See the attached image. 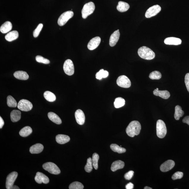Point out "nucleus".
Wrapping results in <instances>:
<instances>
[{
  "instance_id": "f257e3e1",
  "label": "nucleus",
  "mask_w": 189,
  "mask_h": 189,
  "mask_svg": "<svg viewBox=\"0 0 189 189\" xmlns=\"http://www.w3.org/2000/svg\"><path fill=\"white\" fill-rule=\"evenodd\" d=\"M141 129V124L136 121L131 122L128 125L126 130V133L129 136L133 137L135 135H138Z\"/></svg>"
},
{
  "instance_id": "9b49d317",
  "label": "nucleus",
  "mask_w": 189,
  "mask_h": 189,
  "mask_svg": "<svg viewBox=\"0 0 189 189\" xmlns=\"http://www.w3.org/2000/svg\"><path fill=\"white\" fill-rule=\"evenodd\" d=\"M161 10V8L160 6L158 5L153 6L147 10L145 13V17L147 18H150L156 15Z\"/></svg>"
},
{
  "instance_id": "79ce46f5",
  "label": "nucleus",
  "mask_w": 189,
  "mask_h": 189,
  "mask_svg": "<svg viewBox=\"0 0 189 189\" xmlns=\"http://www.w3.org/2000/svg\"><path fill=\"white\" fill-rule=\"evenodd\" d=\"M134 172L133 171H130L129 172L125 173V178L126 180H130L132 178L133 176Z\"/></svg>"
},
{
  "instance_id": "0eeeda50",
  "label": "nucleus",
  "mask_w": 189,
  "mask_h": 189,
  "mask_svg": "<svg viewBox=\"0 0 189 189\" xmlns=\"http://www.w3.org/2000/svg\"><path fill=\"white\" fill-rule=\"evenodd\" d=\"M17 107L21 111H29L32 109L33 105L28 100L23 99L20 100L18 102Z\"/></svg>"
},
{
  "instance_id": "4c0bfd02",
  "label": "nucleus",
  "mask_w": 189,
  "mask_h": 189,
  "mask_svg": "<svg viewBox=\"0 0 189 189\" xmlns=\"http://www.w3.org/2000/svg\"><path fill=\"white\" fill-rule=\"evenodd\" d=\"M92 159L91 158H88L87 160V163L84 169L86 172L90 173L91 172L92 170Z\"/></svg>"
},
{
  "instance_id": "72a5a7b5",
  "label": "nucleus",
  "mask_w": 189,
  "mask_h": 189,
  "mask_svg": "<svg viewBox=\"0 0 189 189\" xmlns=\"http://www.w3.org/2000/svg\"><path fill=\"white\" fill-rule=\"evenodd\" d=\"M7 100V104L9 107L15 108L17 106V102L12 96L11 95L8 96Z\"/></svg>"
},
{
  "instance_id": "a878e982",
  "label": "nucleus",
  "mask_w": 189,
  "mask_h": 189,
  "mask_svg": "<svg viewBox=\"0 0 189 189\" xmlns=\"http://www.w3.org/2000/svg\"><path fill=\"white\" fill-rule=\"evenodd\" d=\"M129 8L130 6L128 4L122 1H119L117 7L118 11L121 12L127 11Z\"/></svg>"
},
{
  "instance_id": "9d476101",
  "label": "nucleus",
  "mask_w": 189,
  "mask_h": 189,
  "mask_svg": "<svg viewBox=\"0 0 189 189\" xmlns=\"http://www.w3.org/2000/svg\"><path fill=\"white\" fill-rule=\"evenodd\" d=\"M18 176V173L16 172H13L10 173L7 177L6 187L7 189H12L14 186L16 179Z\"/></svg>"
},
{
  "instance_id": "b1692460",
  "label": "nucleus",
  "mask_w": 189,
  "mask_h": 189,
  "mask_svg": "<svg viewBox=\"0 0 189 189\" xmlns=\"http://www.w3.org/2000/svg\"><path fill=\"white\" fill-rule=\"evenodd\" d=\"M12 25L11 22L7 21L4 23L0 27V31L3 33L9 32L12 29Z\"/></svg>"
},
{
  "instance_id": "09e8293b",
  "label": "nucleus",
  "mask_w": 189,
  "mask_h": 189,
  "mask_svg": "<svg viewBox=\"0 0 189 189\" xmlns=\"http://www.w3.org/2000/svg\"><path fill=\"white\" fill-rule=\"evenodd\" d=\"M144 189H152V188L148 186H146L144 188Z\"/></svg>"
},
{
  "instance_id": "bb28decb",
  "label": "nucleus",
  "mask_w": 189,
  "mask_h": 189,
  "mask_svg": "<svg viewBox=\"0 0 189 189\" xmlns=\"http://www.w3.org/2000/svg\"><path fill=\"white\" fill-rule=\"evenodd\" d=\"M48 117L49 119L57 125H60L62 123V120L58 115L53 112H50L48 114Z\"/></svg>"
},
{
  "instance_id": "2eb2a0df",
  "label": "nucleus",
  "mask_w": 189,
  "mask_h": 189,
  "mask_svg": "<svg viewBox=\"0 0 189 189\" xmlns=\"http://www.w3.org/2000/svg\"><path fill=\"white\" fill-rule=\"evenodd\" d=\"M75 117L77 123L80 125H83L85 121V115L82 110L78 109L75 113Z\"/></svg>"
},
{
  "instance_id": "7ed1b4c3",
  "label": "nucleus",
  "mask_w": 189,
  "mask_h": 189,
  "mask_svg": "<svg viewBox=\"0 0 189 189\" xmlns=\"http://www.w3.org/2000/svg\"><path fill=\"white\" fill-rule=\"evenodd\" d=\"M157 135L159 138H163L166 136L167 132L166 125L162 120L159 119L156 125Z\"/></svg>"
},
{
  "instance_id": "39448f33",
  "label": "nucleus",
  "mask_w": 189,
  "mask_h": 189,
  "mask_svg": "<svg viewBox=\"0 0 189 189\" xmlns=\"http://www.w3.org/2000/svg\"><path fill=\"white\" fill-rule=\"evenodd\" d=\"M43 168L48 171L51 174L57 175L59 174L61 171L59 168L54 163L52 162H47L42 165Z\"/></svg>"
},
{
  "instance_id": "5701e85b",
  "label": "nucleus",
  "mask_w": 189,
  "mask_h": 189,
  "mask_svg": "<svg viewBox=\"0 0 189 189\" xmlns=\"http://www.w3.org/2000/svg\"><path fill=\"white\" fill-rule=\"evenodd\" d=\"M18 37V32L17 31H13L8 33L5 35V39L7 41L11 42L17 39Z\"/></svg>"
},
{
  "instance_id": "58836bf2",
  "label": "nucleus",
  "mask_w": 189,
  "mask_h": 189,
  "mask_svg": "<svg viewBox=\"0 0 189 189\" xmlns=\"http://www.w3.org/2000/svg\"><path fill=\"white\" fill-rule=\"evenodd\" d=\"M35 59L37 62L45 64H48L50 63V60L40 56H37L35 58Z\"/></svg>"
},
{
  "instance_id": "aec40b11",
  "label": "nucleus",
  "mask_w": 189,
  "mask_h": 189,
  "mask_svg": "<svg viewBox=\"0 0 189 189\" xmlns=\"http://www.w3.org/2000/svg\"><path fill=\"white\" fill-rule=\"evenodd\" d=\"M70 140V138L68 136L64 135H58L56 137V141L59 144H64Z\"/></svg>"
},
{
  "instance_id": "cd10ccee",
  "label": "nucleus",
  "mask_w": 189,
  "mask_h": 189,
  "mask_svg": "<svg viewBox=\"0 0 189 189\" xmlns=\"http://www.w3.org/2000/svg\"><path fill=\"white\" fill-rule=\"evenodd\" d=\"M32 133V130L29 126H26L21 130L19 133L20 135L22 137H26L30 135Z\"/></svg>"
},
{
  "instance_id": "412c9836",
  "label": "nucleus",
  "mask_w": 189,
  "mask_h": 189,
  "mask_svg": "<svg viewBox=\"0 0 189 189\" xmlns=\"http://www.w3.org/2000/svg\"><path fill=\"white\" fill-rule=\"evenodd\" d=\"M125 163L120 160L114 161L112 164L111 170L113 172H115L119 169L123 168L125 166Z\"/></svg>"
},
{
  "instance_id": "f03ea898",
  "label": "nucleus",
  "mask_w": 189,
  "mask_h": 189,
  "mask_svg": "<svg viewBox=\"0 0 189 189\" xmlns=\"http://www.w3.org/2000/svg\"><path fill=\"white\" fill-rule=\"evenodd\" d=\"M138 53L141 58L147 60H152L155 56L154 52L146 46H142L139 48Z\"/></svg>"
},
{
  "instance_id": "c756f323",
  "label": "nucleus",
  "mask_w": 189,
  "mask_h": 189,
  "mask_svg": "<svg viewBox=\"0 0 189 189\" xmlns=\"http://www.w3.org/2000/svg\"><path fill=\"white\" fill-rule=\"evenodd\" d=\"M44 97L47 101L50 102H54L56 100V96L52 92L46 91L44 94Z\"/></svg>"
},
{
  "instance_id": "4468645a",
  "label": "nucleus",
  "mask_w": 189,
  "mask_h": 189,
  "mask_svg": "<svg viewBox=\"0 0 189 189\" xmlns=\"http://www.w3.org/2000/svg\"><path fill=\"white\" fill-rule=\"evenodd\" d=\"M101 39L99 37H94L91 39L88 44V48L90 50H93L97 48L101 42Z\"/></svg>"
},
{
  "instance_id": "ea45409f",
  "label": "nucleus",
  "mask_w": 189,
  "mask_h": 189,
  "mask_svg": "<svg viewBox=\"0 0 189 189\" xmlns=\"http://www.w3.org/2000/svg\"><path fill=\"white\" fill-rule=\"evenodd\" d=\"M43 26V25L42 23H40L37 27V28L35 29L33 32V37L34 38H37L39 36V34Z\"/></svg>"
},
{
  "instance_id": "393cba45",
  "label": "nucleus",
  "mask_w": 189,
  "mask_h": 189,
  "mask_svg": "<svg viewBox=\"0 0 189 189\" xmlns=\"http://www.w3.org/2000/svg\"><path fill=\"white\" fill-rule=\"evenodd\" d=\"M10 117L11 121L13 122H16L18 121L21 119V112L18 110H13L11 112Z\"/></svg>"
},
{
  "instance_id": "8fccbe9b",
  "label": "nucleus",
  "mask_w": 189,
  "mask_h": 189,
  "mask_svg": "<svg viewBox=\"0 0 189 189\" xmlns=\"http://www.w3.org/2000/svg\"><path fill=\"white\" fill-rule=\"evenodd\" d=\"M156 89H157V90H159V89H158V88H157Z\"/></svg>"
},
{
  "instance_id": "f704fd0d",
  "label": "nucleus",
  "mask_w": 189,
  "mask_h": 189,
  "mask_svg": "<svg viewBox=\"0 0 189 189\" xmlns=\"http://www.w3.org/2000/svg\"><path fill=\"white\" fill-rule=\"evenodd\" d=\"M99 159V155L97 153H94L92 155V165L95 170H97L98 168V163Z\"/></svg>"
},
{
  "instance_id": "473e14b6",
  "label": "nucleus",
  "mask_w": 189,
  "mask_h": 189,
  "mask_svg": "<svg viewBox=\"0 0 189 189\" xmlns=\"http://www.w3.org/2000/svg\"><path fill=\"white\" fill-rule=\"evenodd\" d=\"M108 75H109V73L107 71L102 69L96 74V78L98 80H101L102 78L107 77Z\"/></svg>"
},
{
  "instance_id": "de8ad7c7",
  "label": "nucleus",
  "mask_w": 189,
  "mask_h": 189,
  "mask_svg": "<svg viewBox=\"0 0 189 189\" xmlns=\"http://www.w3.org/2000/svg\"><path fill=\"white\" fill-rule=\"evenodd\" d=\"M19 189V188L18 187L15 185H14L12 189Z\"/></svg>"
},
{
  "instance_id": "4be33fe9",
  "label": "nucleus",
  "mask_w": 189,
  "mask_h": 189,
  "mask_svg": "<svg viewBox=\"0 0 189 189\" xmlns=\"http://www.w3.org/2000/svg\"><path fill=\"white\" fill-rule=\"evenodd\" d=\"M14 76L18 79L26 80L29 78V76L26 72L23 71H18L14 73Z\"/></svg>"
},
{
  "instance_id": "6ab92c4d",
  "label": "nucleus",
  "mask_w": 189,
  "mask_h": 189,
  "mask_svg": "<svg viewBox=\"0 0 189 189\" xmlns=\"http://www.w3.org/2000/svg\"><path fill=\"white\" fill-rule=\"evenodd\" d=\"M154 95L158 96L164 99H167L170 97V94L167 90H159L155 89L153 92Z\"/></svg>"
},
{
  "instance_id": "ddd939ff",
  "label": "nucleus",
  "mask_w": 189,
  "mask_h": 189,
  "mask_svg": "<svg viewBox=\"0 0 189 189\" xmlns=\"http://www.w3.org/2000/svg\"><path fill=\"white\" fill-rule=\"evenodd\" d=\"M175 162L172 160H167L161 164L160 170L163 172H167L172 169L174 166Z\"/></svg>"
},
{
  "instance_id": "2f4dec72",
  "label": "nucleus",
  "mask_w": 189,
  "mask_h": 189,
  "mask_svg": "<svg viewBox=\"0 0 189 189\" xmlns=\"http://www.w3.org/2000/svg\"><path fill=\"white\" fill-rule=\"evenodd\" d=\"M125 104V100L124 98L119 97L116 98L114 105L116 108H119L123 107Z\"/></svg>"
},
{
  "instance_id": "423d86ee",
  "label": "nucleus",
  "mask_w": 189,
  "mask_h": 189,
  "mask_svg": "<svg viewBox=\"0 0 189 189\" xmlns=\"http://www.w3.org/2000/svg\"><path fill=\"white\" fill-rule=\"evenodd\" d=\"M74 13L72 11H66L63 13L61 15L58 21V24L60 26L64 25L69 20L70 18L73 16Z\"/></svg>"
},
{
  "instance_id": "e433bc0d",
  "label": "nucleus",
  "mask_w": 189,
  "mask_h": 189,
  "mask_svg": "<svg viewBox=\"0 0 189 189\" xmlns=\"http://www.w3.org/2000/svg\"><path fill=\"white\" fill-rule=\"evenodd\" d=\"M69 188L70 189H83L84 188V186L82 183L75 182L71 184Z\"/></svg>"
},
{
  "instance_id": "a211bd4d",
  "label": "nucleus",
  "mask_w": 189,
  "mask_h": 189,
  "mask_svg": "<svg viewBox=\"0 0 189 189\" xmlns=\"http://www.w3.org/2000/svg\"><path fill=\"white\" fill-rule=\"evenodd\" d=\"M164 42L166 45H178L181 44L182 41L179 38L172 37L165 39Z\"/></svg>"
},
{
  "instance_id": "a18cd8bd",
  "label": "nucleus",
  "mask_w": 189,
  "mask_h": 189,
  "mask_svg": "<svg viewBox=\"0 0 189 189\" xmlns=\"http://www.w3.org/2000/svg\"><path fill=\"white\" fill-rule=\"evenodd\" d=\"M182 122L184 123H186L189 125V116H186L182 120Z\"/></svg>"
},
{
  "instance_id": "37998d69",
  "label": "nucleus",
  "mask_w": 189,
  "mask_h": 189,
  "mask_svg": "<svg viewBox=\"0 0 189 189\" xmlns=\"http://www.w3.org/2000/svg\"><path fill=\"white\" fill-rule=\"evenodd\" d=\"M185 82L187 89L189 92V73H187L185 76Z\"/></svg>"
},
{
  "instance_id": "a19ab883",
  "label": "nucleus",
  "mask_w": 189,
  "mask_h": 189,
  "mask_svg": "<svg viewBox=\"0 0 189 189\" xmlns=\"http://www.w3.org/2000/svg\"><path fill=\"white\" fill-rule=\"evenodd\" d=\"M183 173L181 172H177L173 175L172 178L173 180L179 179H182L183 176Z\"/></svg>"
},
{
  "instance_id": "6e6552de",
  "label": "nucleus",
  "mask_w": 189,
  "mask_h": 189,
  "mask_svg": "<svg viewBox=\"0 0 189 189\" xmlns=\"http://www.w3.org/2000/svg\"><path fill=\"white\" fill-rule=\"evenodd\" d=\"M63 68L65 73L68 75H73L74 73V67L73 63L70 59H67L64 62Z\"/></svg>"
},
{
  "instance_id": "1a4fd4ad",
  "label": "nucleus",
  "mask_w": 189,
  "mask_h": 189,
  "mask_svg": "<svg viewBox=\"0 0 189 189\" xmlns=\"http://www.w3.org/2000/svg\"><path fill=\"white\" fill-rule=\"evenodd\" d=\"M117 84L120 87L129 88L131 86V82L129 79L125 75H121L118 78Z\"/></svg>"
},
{
  "instance_id": "c9c22d12",
  "label": "nucleus",
  "mask_w": 189,
  "mask_h": 189,
  "mask_svg": "<svg viewBox=\"0 0 189 189\" xmlns=\"http://www.w3.org/2000/svg\"><path fill=\"white\" fill-rule=\"evenodd\" d=\"M161 73L158 71H155L150 73L149 77L152 80H159L161 78Z\"/></svg>"
},
{
  "instance_id": "20e7f679",
  "label": "nucleus",
  "mask_w": 189,
  "mask_h": 189,
  "mask_svg": "<svg viewBox=\"0 0 189 189\" xmlns=\"http://www.w3.org/2000/svg\"><path fill=\"white\" fill-rule=\"evenodd\" d=\"M95 9V5L92 2H89L84 5L82 10V17L86 19L89 15L93 13Z\"/></svg>"
},
{
  "instance_id": "7c9ffc66",
  "label": "nucleus",
  "mask_w": 189,
  "mask_h": 189,
  "mask_svg": "<svg viewBox=\"0 0 189 189\" xmlns=\"http://www.w3.org/2000/svg\"><path fill=\"white\" fill-rule=\"evenodd\" d=\"M110 147L112 151L119 153H125L126 151L125 148L120 147L116 144H112Z\"/></svg>"
},
{
  "instance_id": "49530a36",
  "label": "nucleus",
  "mask_w": 189,
  "mask_h": 189,
  "mask_svg": "<svg viewBox=\"0 0 189 189\" xmlns=\"http://www.w3.org/2000/svg\"><path fill=\"white\" fill-rule=\"evenodd\" d=\"M4 125V122L1 116L0 117V129H1L3 127Z\"/></svg>"
},
{
  "instance_id": "f3484780",
  "label": "nucleus",
  "mask_w": 189,
  "mask_h": 189,
  "mask_svg": "<svg viewBox=\"0 0 189 189\" xmlns=\"http://www.w3.org/2000/svg\"><path fill=\"white\" fill-rule=\"evenodd\" d=\"M44 147L41 144H36L30 147L29 151L32 154H38L42 152L44 149Z\"/></svg>"
},
{
  "instance_id": "dca6fc26",
  "label": "nucleus",
  "mask_w": 189,
  "mask_h": 189,
  "mask_svg": "<svg viewBox=\"0 0 189 189\" xmlns=\"http://www.w3.org/2000/svg\"><path fill=\"white\" fill-rule=\"evenodd\" d=\"M120 37V32L119 29L116 31L112 34L110 37L109 45L110 46L113 47L119 41Z\"/></svg>"
},
{
  "instance_id": "f8f14e48",
  "label": "nucleus",
  "mask_w": 189,
  "mask_h": 189,
  "mask_svg": "<svg viewBox=\"0 0 189 189\" xmlns=\"http://www.w3.org/2000/svg\"><path fill=\"white\" fill-rule=\"evenodd\" d=\"M35 180L39 184H41L42 183L47 184L50 182L48 177L43 173L40 172L37 173L35 177Z\"/></svg>"
},
{
  "instance_id": "c85d7f7f",
  "label": "nucleus",
  "mask_w": 189,
  "mask_h": 189,
  "mask_svg": "<svg viewBox=\"0 0 189 189\" xmlns=\"http://www.w3.org/2000/svg\"><path fill=\"white\" fill-rule=\"evenodd\" d=\"M184 112L182 110V108L180 106L177 105L175 107V111L174 115L175 119L176 120H179L181 117L183 116Z\"/></svg>"
},
{
  "instance_id": "c03bdc74",
  "label": "nucleus",
  "mask_w": 189,
  "mask_h": 189,
  "mask_svg": "<svg viewBox=\"0 0 189 189\" xmlns=\"http://www.w3.org/2000/svg\"><path fill=\"white\" fill-rule=\"evenodd\" d=\"M134 185L131 182H129L126 185L125 188L127 189H132L133 188Z\"/></svg>"
}]
</instances>
